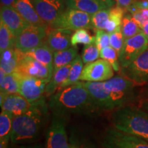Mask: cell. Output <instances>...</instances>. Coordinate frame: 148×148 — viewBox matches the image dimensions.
I'll use <instances>...</instances> for the list:
<instances>
[{
  "mask_svg": "<svg viewBox=\"0 0 148 148\" xmlns=\"http://www.w3.org/2000/svg\"><path fill=\"white\" fill-rule=\"evenodd\" d=\"M14 116L10 112L2 110L0 114V143L8 144L10 139Z\"/></svg>",
  "mask_w": 148,
  "mask_h": 148,
  "instance_id": "cell-25",
  "label": "cell"
},
{
  "mask_svg": "<svg viewBox=\"0 0 148 148\" xmlns=\"http://www.w3.org/2000/svg\"><path fill=\"white\" fill-rule=\"evenodd\" d=\"M113 68L108 61L99 59L86 64L83 68L79 80L84 82H103L112 78Z\"/></svg>",
  "mask_w": 148,
  "mask_h": 148,
  "instance_id": "cell-12",
  "label": "cell"
},
{
  "mask_svg": "<svg viewBox=\"0 0 148 148\" xmlns=\"http://www.w3.org/2000/svg\"><path fill=\"white\" fill-rule=\"evenodd\" d=\"M121 31L125 40L143 32L141 27L135 21L132 14L128 13L124 14L122 19Z\"/></svg>",
  "mask_w": 148,
  "mask_h": 148,
  "instance_id": "cell-26",
  "label": "cell"
},
{
  "mask_svg": "<svg viewBox=\"0 0 148 148\" xmlns=\"http://www.w3.org/2000/svg\"><path fill=\"white\" fill-rule=\"evenodd\" d=\"M50 28H60L77 30L79 29L93 28L91 15L82 11L68 8L51 25Z\"/></svg>",
  "mask_w": 148,
  "mask_h": 148,
  "instance_id": "cell-7",
  "label": "cell"
},
{
  "mask_svg": "<svg viewBox=\"0 0 148 148\" xmlns=\"http://www.w3.org/2000/svg\"><path fill=\"white\" fill-rule=\"evenodd\" d=\"M100 51L95 44L86 45L83 49L82 59L84 64H88L97 60L99 57Z\"/></svg>",
  "mask_w": 148,
  "mask_h": 148,
  "instance_id": "cell-34",
  "label": "cell"
},
{
  "mask_svg": "<svg viewBox=\"0 0 148 148\" xmlns=\"http://www.w3.org/2000/svg\"><path fill=\"white\" fill-rule=\"evenodd\" d=\"M46 148H71L62 117L54 116L46 136Z\"/></svg>",
  "mask_w": 148,
  "mask_h": 148,
  "instance_id": "cell-14",
  "label": "cell"
},
{
  "mask_svg": "<svg viewBox=\"0 0 148 148\" xmlns=\"http://www.w3.org/2000/svg\"><path fill=\"white\" fill-rule=\"evenodd\" d=\"M49 27L29 25L16 36L15 48L23 53H26L46 42L47 28Z\"/></svg>",
  "mask_w": 148,
  "mask_h": 148,
  "instance_id": "cell-6",
  "label": "cell"
},
{
  "mask_svg": "<svg viewBox=\"0 0 148 148\" xmlns=\"http://www.w3.org/2000/svg\"><path fill=\"white\" fill-rule=\"evenodd\" d=\"M148 48V38L143 32L125 39L119 54L121 69L127 67Z\"/></svg>",
  "mask_w": 148,
  "mask_h": 148,
  "instance_id": "cell-8",
  "label": "cell"
},
{
  "mask_svg": "<svg viewBox=\"0 0 148 148\" xmlns=\"http://www.w3.org/2000/svg\"><path fill=\"white\" fill-rule=\"evenodd\" d=\"M110 8L101 9L97 12L91 15V21L93 28L96 29H103L109 19Z\"/></svg>",
  "mask_w": 148,
  "mask_h": 148,
  "instance_id": "cell-32",
  "label": "cell"
},
{
  "mask_svg": "<svg viewBox=\"0 0 148 148\" xmlns=\"http://www.w3.org/2000/svg\"><path fill=\"white\" fill-rule=\"evenodd\" d=\"M48 106L54 116L62 118L97 108L82 82H77L58 90L51 95Z\"/></svg>",
  "mask_w": 148,
  "mask_h": 148,
  "instance_id": "cell-2",
  "label": "cell"
},
{
  "mask_svg": "<svg viewBox=\"0 0 148 148\" xmlns=\"http://www.w3.org/2000/svg\"><path fill=\"white\" fill-rule=\"evenodd\" d=\"M134 1L135 0H116V5L121 7V8L123 9H125V10H126L127 7L132 4Z\"/></svg>",
  "mask_w": 148,
  "mask_h": 148,
  "instance_id": "cell-38",
  "label": "cell"
},
{
  "mask_svg": "<svg viewBox=\"0 0 148 148\" xmlns=\"http://www.w3.org/2000/svg\"><path fill=\"white\" fill-rule=\"evenodd\" d=\"M147 95H148V86H147Z\"/></svg>",
  "mask_w": 148,
  "mask_h": 148,
  "instance_id": "cell-45",
  "label": "cell"
},
{
  "mask_svg": "<svg viewBox=\"0 0 148 148\" xmlns=\"http://www.w3.org/2000/svg\"><path fill=\"white\" fill-rule=\"evenodd\" d=\"M142 31H143V34L147 36V38H148V22L146 23L145 24H144L143 26L141 27Z\"/></svg>",
  "mask_w": 148,
  "mask_h": 148,
  "instance_id": "cell-41",
  "label": "cell"
},
{
  "mask_svg": "<svg viewBox=\"0 0 148 148\" xmlns=\"http://www.w3.org/2000/svg\"><path fill=\"white\" fill-rule=\"evenodd\" d=\"M73 61H72L71 63L66 66H62V67L57 69L56 71L53 72L50 80L46 86L45 92V95L51 96L53 94H54V92L58 90V87L60 86L61 84L67 78L72 64H73Z\"/></svg>",
  "mask_w": 148,
  "mask_h": 148,
  "instance_id": "cell-19",
  "label": "cell"
},
{
  "mask_svg": "<svg viewBox=\"0 0 148 148\" xmlns=\"http://www.w3.org/2000/svg\"><path fill=\"white\" fill-rule=\"evenodd\" d=\"M78 49L76 46L64 49V50L53 52V73L57 69L71 63L78 56Z\"/></svg>",
  "mask_w": 148,
  "mask_h": 148,
  "instance_id": "cell-22",
  "label": "cell"
},
{
  "mask_svg": "<svg viewBox=\"0 0 148 148\" xmlns=\"http://www.w3.org/2000/svg\"><path fill=\"white\" fill-rule=\"evenodd\" d=\"M143 108H145L146 110L148 111V101L143 103Z\"/></svg>",
  "mask_w": 148,
  "mask_h": 148,
  "instance_id": "cell-43",
  "label": "cell"
},
{
  "mask_svg": "<svg viewBox=\"0 0 148 148\" xmlns=\"http://www.w3.org/2000/svg\"><path fill=\"white\" fill-rule=\"evenodd\" d=\"M101 145V148H148V141L115 128L107 130Z\"/></svg>",
  "mask_w": 148,
  "mask_h": 148,
  "instance_id": "cell-5",
  "label": "cell"
},
{
  "mask_svg": "<svg viewBox=\"0 0 148 148\" xmlns=\"http://www.w3.org/2000/svg\"><path fill=\"white\" fill-rule=\"evenodd\" d=\"M0 100L1 110L10 112L14 116L29 110L34 104L19 93L5 94L1 92Z\"/></svg>",
  "mask_w": 148,
  "mask_h": 148,
  "instance_id": "cell-15",
  "label": "cell"
},
{
  "mask_svg": "<svg viewBox=\"0 0 148 148\" xmlns=\"http://www.w3.org/2000/svg\"><path fill=\"white\" fill-rule=\"evenodd\" d=\"M19 77L18 93L32 103L43 99L45 88L49 81L32 76Z\"/></svg>",
  "mask_w": 148,
  "mask_h": 148,
  "instance_id": "cell-9",
  "label": "cell"
},
{
  "mask_svg": "<svg viewBox=\"0 0 148 148\" xmlns=\"http://www.w3.org/2000/svg\"><path fill=\"white\" fill-rule=\"evenodd\" d=\"M0 1H1V6H11L14 8L16 0H0Z\"/></svg>",
  "mask_w": 148,
  "mask_h": 148,
  "instance_id": "cell-40",
  "label": "cell"
},
{
  "mask_svg": "<svg viewBox=\"0 0 148 148\" xmlns=\"http://www.w3.org/2000/svg\"><path fill=\"white\" fill-rule=\"evenodd\" d=\"M123 16H124V9L117 5L115 7H112L110 9L109 19L107 22L104 30L109 34L114 32L116 29L121 26Z\"/></svg>",
  "mask_w": 148,
  "mask_h": 148,
  "instance_id": "cell-28",
  "label": "cell"
},
{
  "mask_svg": "<svg viewBox=\"0 0 148 148\" xmlns=\"http://www.w3.org/2000/svg\"><path fill=\"white\" fill-rule=\"evenodd\" d=\"M37 13L49 27L60 17L67 8L62 0H32Z\"/></svg>",
  "mask_w": 148,
  "mask_h": 148,
  "instance_id": "cell-10",
  "label": "cell"
},
{
  "mask_svg": "<svg viewBox=\"0 0 148 148\" xmlns=\"http://www.w3.org/2000/svg\"><path fill=\"white\" fill-rule=\"evenodd\" d=\"M14 8L30 25L49 27L37 13L32 0H16Z\"/></svg>",
  "mask_w": 148,
  "mask_h": 148,
  "instance_id": "cell-18",
  "label": "cell"
},
{
  "mask_svg": "<svg viewBox=\"0 0 148 148\" xmlns=\"http://www.w3.org/2000/svg\"><path fill=\"white\" fill-rule=\"evenodd\" d=\"M47 32L46 44L54 51L64 50L71 47L72 30L60 28H51Z\"/></svg>",
  "mask_w": 148,
  "mask_h": 148,
  "instance_id": "cell-17",
  "label": "cell"
},
{
  "mask_svg": "<svg viewBox=\"0 0 148 148\" xmlns=\"http://www.w3.org/2000/svg\"><path fill=\"white\" fill-rule=\"evenodd\" d=\"M125 39L123 36L121 31V26L113 32L110 34V44L112 47H113L119 53L121 51L124 43Z\"/></svg>",
  "mask_w": 148,
  "mask_h": 148,
  "instance_id": "cell-35",
  "label": "cell"
},
{
  "mask_svg": "<svg viewBox=\"0 0 148 148\" xmlns=\"http://www.w3.org/2000/svg\"><path fill=\"white\" fill-rule=\"evenodd\" d=\"M97 108L114 110L127 106L136 97L135 84L125 76L112 77L103 82H85Z\"/></svg>",
  "mask_w": 148,
  "mask_h": 148,
  "instance_id": "cell-1",
  "label": "cell"
},
{
  "mask_svg": "<svg viewBox=\"0 0 148 148\" xmlns=\"http://www.w3.org/2000/svg\"><path fill=\"white\" fill-rule=\"evenodd\" d=\"M47 108L42 99L33 104L24 113L14 116L10 140L13 143H25L34 140L38 136L45 123Z\"/></svg>",
  "mask_w": 148,
  "mask_h": 148,
  "instance_id": "cell-3",
  "label": "cell"
},
{
  "mask_svg": "<svg viewBox=\"0 0 148 148\" xmlns=\"http://www.w3.org/2000/svg\"><path fill=\"white\" fill-rule=\"evenodd\" d=\"M15 73L18 76H32L47 79L49 82L52 76V73L45 65L21 51Z\"/></svg>",
  "mask_w": 148,
  "mask_h": 148,
  "instance_id": "cell-11",
  "label": "cell"
},
{
  "mask_svg": "<svg viewBox=\"0 0 148 148\" xmlns=\"http://www.w3.org/2000/svg\"><path fill=\"white\" fill-rule=\"evenodd\" d=\"M68 8L75 9L92 15L106 7L97 0H68L66 1Z\"/></svg>",
  "mask_w": 148,
  "mask_h": 148,
  "instance_id": "cell-23",
  "label": "cell"
},
{
  "mask_svg": "<svg viewBox=\"0 0 148 148\" xmlns=\"http://www.w3.org/2000/svg\"><path fill=\"white\" fill-rule=\"evenodd\" d=\"M0 16L1 21L4 23L16 37L29 25L14 7L1 6Z\"/></svg>",
  "mask_w": 148,
  "mask_h": 148,
  "instance_id": "cell-16",
  "label": "cell"
},
{
  "mask_svg": "<svg viewBox=\"0 0 148 148\" xmlns=\"http://www.w3.org/2000/svg\"><path fill=\"white\" fill-rule=\"evenodd\" d=\"M1 92L5 94L18 93L19 77L15 72L11 74H6L1 82H0Z\"/></svg>",
  "mask_w": 148,
  "mask_h": 148,
  "instance_id": "cell-29",
  "label": "cell"
},
{
  "mask_svg": "<svg viewBox=\"0 0 148 148\" xmlns=\"http://www.w3.org/2000/svg\"><path fill=\"white\" fill-rule=\"evenodd\" d=\"M94 44L98 47L99 51L103 48L110 46V34L103 29H97Z\"/></svg>",
  "mask_w": 148,
  "mask_h": 148,
  "instance_id": "cell-36",
  "label": "cell"
},
{
  "mask_svg": "<svg viewBox=\"0 0 148 148\" xmlns=\"http://www.w3.org/2000/svg\"><path fill=\"white\" fill-rule=\"evenodd\" d=\"M99 57L104 59L112 65L115 71H119L120 63L119 60V53L111 46H108L100 50Z\"/></svg>",
  "mask_w": 148,
  "mask_h": 148,
  "instance_id": "cell-30",
  "label": "cell"
},
{
  "mask_svg": "<svg viewBox=\"0 0 148 148\" xmlns=\"http://www.w3.org/2000/svg\"><path fill=\"white\" fill-rule=\"evenodd\" d=\"M83 64H84V62L82 61V57L77 56L76 58L74 59L67 78L61 84L57 90L63 89V88L68 87V86L78 82L82 69L84 68Z\"/></svg>",
  "mask_w": 148,
  "mask_h": 148,
  "instance_id": "cell-24",
  "label": "cell"
},
{
  "mask_svg": "<svg viewBox=\"0 0 148 148\" xmlns=\"http://www.w3.org/2000/svg\"><path fill=\"white\" fill-rule=\"evenodd\" d=\"M53 51L49 48L47 44L44 43L32 49L29 52L25 53L34 58L40 63L45 65L53 74Z\"/></svg>",
  "mask_w": 148,
  "mask_h": 148,
  "instance_id": "cell-20",
  "label": "cell"
},
{
  "mask_svg": "<svg viewBox=\"0 0 148 148\" xmlns=\"http://www.w3.org/2000/svg\"><path fill=\"white\" fill-rule=\"evenodd\" d=\"M62 1H65V2L66 3V1H68V0H62Z\"/></svg>",
  "mask_w": 148,
  "mask_h": 148,
  "instance_id": "cell-44",
  "label": "cell"
},
{
  "mask_svg": "<svg viewBox=\"0 0 148 148\" xmlns=\"http://www.w3.org/2000/svg\"><path fill=\"white\" fill-rule=\"evenodd\" d=\"M20 58V51L16 48L7 49L1 53L0 64L1 68L6 74L15 72Z\"/></svg>",
  "mask_w": 148,
  "mask_h": 148,
  "instance_id": "cell-21",
  "label": "cell"
},
{
  "mask_svg": "<svg viewBox=\"0 0 148 148\" xmlns=\"http://www.w3.org/2000/svg\"><path fill=\"white\" fill-rule=\"evenodd\" d=\"M126 10L132 14L140 27L148 22V8H138L132 3Z\"/></svg>",
  "mask_w": 148,
  "mask_h": 148,
  "instance_id": "cell-33",
  "label": "cell"
},
{
  "mask_svg": "<svg viewBox=\"0 0 148 148\" xmlns=\"http://www.w3.org/2000/svg\"><path fill=\"white\" fill-rule=\"evenodd\" d=\"M71 42L72 46H76L77 44L90 45L95 42V36H90L86 29H79L72 34Z\"/></svg>",
  "mask_w": 148,
  "mask_h": 148,
  "instance_id": "cell-31",
  "label": "cell"
},
{
  "mask_svg": "<svg viewBox=\"0 0 148 148\" xmlns=\"http://www.w3.org/2000/svg\"><path fill=\"white\" fill-rule=\"evenodd\" d=\"M16 37L2 21L0 22V52L15 48Z\"/></svg>",
  "mask_w": 148,
  "mask_h": 148,
  "instance_id": "cell-27",
  "label": "cell"
},
{
  "mask_svg": "<svg viewBox=\"0 0 148 148\" xmlns=\"http://www.w3.org/2000/svg\"><path fill=\"white\" fill-rule=\"evenodd\" d=\"M106 8H111L115 4L116 0H97Z\"/></svg>",
  "mask_w": 148,
  "mask_h": 148,
  "instance_id": "cell-39",
  "label": "cell"
},
{
  "mask_svg": "<svg viewBox=\"0 0 148 148\" xmlns=\"http://www.w3.org/2000/svg\"><path fill=\"white\" fill-rule=\"evenodd\" d=\"M71 145V148H97L93 143L87 140H72Z\"/></svg>",
  "mask_w": 148,
  "mask_h": 148,
  "instance_id": "cell-37",
  "label": "cell"
},
{
  "mask_svg": "<svg viewBox=\"0 0 148 148\" xmlns=\"http://www.w3.org/2000/svg\"><path fill=\"white\" fill-rule=\"evenodd\" d=\"M121 72L135 84H148V48Z\"/></svg>",
  "mask_w": 148,
  "mask_h": 148,
  "instance_id": "cell-13",
  "label": "cell"
},
{
  "mask_svg": "<svg viewBox=\"0 0 148 148\" xmlns=\"http://www.w3.org/2000/svg\"><path fill=\"white\" fill-rule=\"evenodd\" d=\"M112 123L118 130L148 141V112L141 109L129 106L116 109Z\"/></svg>",
  "mask_w": 148,
  "mask_h": 148,
  "instance_id": "cell-4",
  "label": "cell"
},
{
  "mask_svg": "<svg viewBox=\"0 0 148 148\" xmlns=\"http://www.w3.org/2000/svg\"><path fill=\"white\" fill-rule=\"evenodd\" d=\"M20 148H46L45 147L40 145H27V146H21Z\"/></svg>",
  "mask_w": 148,
  "mask_h": 148,
  "instance_id": "cell-42",
  "label": "cell"
}]
</instances>
